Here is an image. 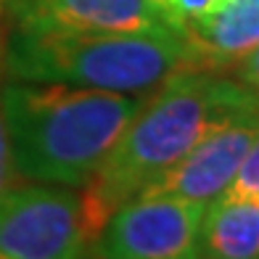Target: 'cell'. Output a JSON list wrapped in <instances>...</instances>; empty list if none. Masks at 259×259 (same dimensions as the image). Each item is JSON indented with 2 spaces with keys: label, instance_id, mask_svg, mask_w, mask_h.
Wrapping results in <instances>:
<instances>
[{
  "label": "cell",
  "instance_id": "obj_1",
  "mask_svg": "<svg viewBox=\"0 0 259 259\" xmlns=\"http://www.w3.org/2000/svg\"><path fill=\"white\" fill-rule=\"evenodd\" d=\"M254 106H259L254 88L209 69L175 74L151 93L98 172L82 185L79 225L85 251L96 246L122 204L138 198L220 124Z\"/></svg>",
  "mask_w": 259,
  "mask_h": 259
},
{
  "label": "cell",
  "instance_id": "obj_2",
  "mask_svg": "<svg viewBox=\"0 0 259 259\" xmlns=\"http://www.w3.org/2000/svg\"><path fill=\"white\" fill-rule=\"evenodd\" d=\"M148 96L11 79L0 90V109L14 172L34 183L82 188Z\"/></svg>",
  "mask_w": 259,
  "mask_h": 259
},
{
  "label": "cell",
  "instance_id": "obj_3",
  "mask_svg": "<svg viewBox=\"0 0 259 259\" xmlns=\"http://www.w3.org/2000/svg\"><path fill=\"white\" fill-rule=\"evenodd\" d=\"M3 69L21 82L148 96L175 74L201 69V64L180 32L8 29Z\"/></svg>",
  "mask_w": 259,
  "mask_h": 259
},
{
  "label": "cell",
  "instance_id": "obj_4",
  "mask_svg": "<svg viewBox=\"0 0 259 259\" xmlns=\"http://www.w3.org/2000/svg\"><path fill=\"white\" fill-rule=\"evenodd\" d=\"M79 196L66 185L11 188L0 198V259H82Z\"/></svg>",
  "mask_w": 259,
  "mask_h": 259
},
{
  "label": "cell",
  "instance_id": "obj_5",
  "mask_svg": "<svg viewBox=\"0 0 259 259\" xmlns=\"http://www.w3.org/2000/svg\"><path fill=\"white\" fill-rule=\"evenodd\" d=\"M204 209L169 196L133 198L109 217L93 249L106 259H201Z\"/></svg>",
  "mask_w": 259,
  "mask_h": 259
},
{
  "label": "cell",
  "instance_id": "obj_6",
  "mask_svg": "<svg viewBox=\"0 0 259 259\" xmlns=\"http://www.w3.org/2000/svg\"><path fill=\"white\" fill-rule=\"evenodd\" d=\"M259 138V106L220 124L209 133L196 148L167 169L159 180H154L143 196H169L180 201H191L198 206H209L220 198L233 183L243 156L249 154L254 140Z\"/></svg>",
  "mask_w": 259,
  "mask_h": 259
},
{
  "label": "cell",
  "instance_id": "obj_7",
  "mask_svg": "<svg viewBox=\"0 0 259 259\" xmlns=\"http://www.w3.org/2000/svg\"><path fill=\"white\" fill-rule=\"evenodd\" d=\"M8 29L185 34L148 0H6Z\"/></svg>",
  "mask_w": 259,
  "mask_h": 259
},
{
  "label": "cell",
  "instance_id": "obj_8",
  "mask_svg": "<svg viewBox=\"0 0 259 259\" xmlns=\"http://www.w3.org/2000/svg\"><path fill=\"white\" fill-rule=\"evenodd\" d=\"M201 69L225 72L259 48V0H228L225 8L185 27Z\"/></svg>",
  "mask_w": 259,
  "mask_h": 259
},
{
  "label": "cell",
  "instance_id": "obj_9",
  "mask_svg": "<svg viewBox=\"0 0 259 259\" xmlns=\"http://www.w3.org/2000/svg\"><path fill=\"white\" fill-rule=\"evenodd\" d=\"M198 249L206 259H259V198H214L204 209Z\"/></svg>",
  "mask_w": 259,
  "mask_h": 259
},
{
  "label": "cell",
  "instance_id": "obj_10",
  "mask_svg": "<svg viewBox=\"0 0 259 259\" xmlns=\"http://www.w3.org/2000/svg\"><path fill=\"white\" fill-rule=\"evenodd\" d=\"M222 196L233 198H259V138L254 140V146L249 148V154L243 156L238 172H235L233 183L228 185V191Z\"/></svg>",
  "mask_w": 259,
  "mask_h": 259
},
{
  "label": "cell",
  "instance_id": "obj_11",
  "mask_svg": "<svg viewBox=\"0 0 259 259\" xmlns=\"http://www.w3.org/2000/svg\"><path fill=\"white\" fill-rule=\"evenodd\" d=\"M225 6H228V0H169V16L185 32L188 24H196V21L217 14Z\"/></svg>",
  "mask_w": 259,
  "mask_h": 259
},
{
  "label": "cell",
  "instance_id": "obj_12",
  "mask_svg": "<svg viewBox=\"0 0 259 259\" xmlns=\"http://www.w3.org/2000/svg\"><path fill=\"white\" fill-rule=\"evenodd\" d=\"M14 164H11V148H8V133L3 122V109H0V198L14 188Z\"/></svg>",
  "mask_w": 259,
  "mask_h": 259
},
{
  "label": "cell",
  "instance_id": "obj_13",
  "mask_svg": "<svg viewBox=\"0 0 259 259\" xmlns=\"http://www.w3.org/2000/svg\"><path fill=\"white\" fill-rule=\"evenodd\" d=\"M235 72H238V79L243 85H249L259 93V48H254L249 56L243 58V61L235 66Z\"/></svg>",
  "mask_w": 259,
  "mask_h": 259
},
{
  "label": "cell",
  "instance_id": "obj_14",
  "mask_svg": "<svg viewBox=\"0 0 259 259\" xmlns=\"http://www.w3.org/2000/svg\"><path fill=\"white\" fill-rule=\"evenodd\" d=\"M8 34V16H6V0H0V66H3V48Z\"/></svg>",
  "mask_w": 259,
  "mask_h": 259
},
{
  "label": "cell",
  "instance_id": "obj_15",
  "mask_svg": "<svg viewBox=\"0 0 259 259\" xmlns=\"http://www.w3.org/2000/svg\"><path fill=\"white\" fill-rule=\"evenodd\" d=\"M148 3H151V6H156V8H161L164 14L169 16V0H148ZM169 19H172V16H169ZM172 21H175V19H172Z\"/></svg>",
  "mask_w": 259,
  "mask_h": 259
},
{
  "label": "cell",
  "instance_id": "obj_16",
  "mask_svg": "<svg viewBox=\"0 0 259 259\" xmlns=\"http://www.w3.org/2000/svg\"><path fill=\"white\" fill-rule=\"evenodd\" d=\"M82 259H106L101 251H96V249H90V251H85V254H82Z\"/></svg>",
  "mask_w": 259,
  "mask_h": 259
}]
</instances>
